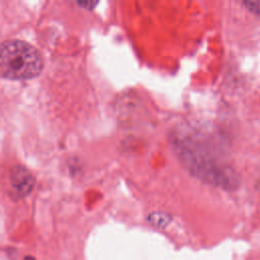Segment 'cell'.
I'll use <instances>...</instances> for the list:
<instances>
[{
  "label": "cell",
  "mask_w": 260,
  "mask_h": 260,
  "mask_svg": "<svg viewBox=\"0 0 260 260\" xmlns=\"http://www.w3.org/2000/svg\"><path fill=\"white\" fill-rule=\"evenodd\" d=\"M9 194L13 199H19L28 195L35 185L32 174L23 166H13L8 174Z\"/></svg>",
  "instance_id": "7a4b0ae2"
},
{
  "label": "cell",
  "mask_w": 260,
  "mask_h": 260,
  "mask_svg": "<svg viewBox=\"0 0 260 260\" xmlns=\"http://www.w3.org/2000/svg\"><path fill=\"white\" fill-rule=\"evenodd\" d=\"M147 220L154 226L165 228L171 221V216L164 212H153L148 215Z\"/></svg>",
  "instance_id": "3957f363"
},
{
  "label": "cell",
  "mask_w": 260,
  "mask_h": 260,
  "mask_svg": "<svg viewBox=\"0 0 260 260\" xmlns=\"http://www.w3.org/2000/svg\"><path fill=\"white\" fill-rule=\"evenodd\" d=\"M23 260H36V259H35L32 256H29V255H28V256H26Z\"/></svg>",
  "instance_id": "8992f818"
},
{
  "label": "cell",
  "mask_w": 260,
  "mask_h": 260,
  "mask_svg": "<svg viewBox=\"0 0 260 260\" xmlns=\"http://www.w3.org/2000/svg\"><path fill=\"white\" fill-rule=\"evenodd\" d=\"M76 4L81 8L89 10V9H93L94 6L98 4V2H76Z\"/></svg>",
  "instance_id": "5b68a950"
},
{
  "label": "cell",
  "mask_w": 260,
  "mask_h": 260,
  "mask_svg": "<svg viewBox=\"0 0 260 260\" xmlns=\"http://www.w3.org/2000/svg\"><path fill=\"white\" fill-rule=\"evenodd\" d=\"M243 4L253 13H259L260 12V2L258 1H244Z\"/></svg>",
  "instance_id": "277c9868"
},
{
  "label": "cell",
  "mask_w": 260,
  "mask_h": 260,
  "mask_svg": "<svg viewBox=\"0 0 260 260\" xmlns=\"http://www.w3.org/2000/svg\"><path fill=\"white\" fill-rule=\"evenodd\" d=\"M43 69L40 52L21 40L3 41L0 47V73L3 78L25 80L38 76Z\"/></svg>",
  "instance_id": "6da1fadb"
}]
</instances>
